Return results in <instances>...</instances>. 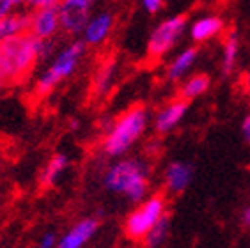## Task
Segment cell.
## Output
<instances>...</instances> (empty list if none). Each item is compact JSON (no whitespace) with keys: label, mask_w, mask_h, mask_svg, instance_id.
<instances>
[{"label":"cell","mask_w":250,"mask_h":248,"mask_svg":"<svg viewBox=\"0 0 250 248\" xmlns=\"http://www.w3.org/2000/svg\"><path fill=\"white\" fill-rule=\"evenodd\" d=\"M50 39L34 38L30 32L20 34L16 38L5 39L0 43V67L4 73L5 83H21L27 80L38 61L52 55Z\"/></svg>","instance_id":"obj_1"},{"label":"cell","mask_w":250,"mask_h":248,"mask_svg":"<svg viewBox=\"0 0 250 248\" xmlns=\"http://www.w3.org/2000/svg\"><path fill=\"white\" fill-rule=\"evenodd\" d=\"M149 174L151 168L144 160L126 158L112 163L101 177V183L105 190L139 204L149 191Z\"/></svg>","instance_id":"obj_2"},{"label":"cell","mask_w":250,"mask_h":248,"mask_svg":"<svg viewBox=\"0 0 250 248\" xmlns=\"http://www.w3.org/2000/svg\"><path fill=\"white\" fill-rule=\"evenodd\" d=\"M147 123H149V114L144 105L130 106L106 129V135L101 142L103 154L108 158L125 156L133 147V144L144 135Z\"/></svg>","instance_id":"obj_3"},{"label":"cell","mask_w":250,"mask_h":248,"mask_svg":"<svg viewBox=\"0 0 250 248\" xmlns=\"http://www.w3.org/2000/svg\"><path fill=\"white\" fill-rule=\"evenodd\" d=\"M85 48L87 44L83 43V39H77L69 43L66 48H62L61 52L53 57L52 64H50L41 77L36 80V85H34V92L38 98H44L48 96L50 92L55 89L57 85H61L64 80L71 78L75 75V71L80 66V61L85 55Z\"/></svg>","instance_id":"obj_4"},{"label":"cell","mask_w":250,"mask_h":248,"mask_svg":"<svg viewBox=\"0 0 250 248\" xmlns=\"http://www.w3.org/2000/svg\"><path fill=\"white\" fill-rule=\"evenodd\" d=\"M167 213V197L165 193H153L147 195L144 201H140L139 206L126 216L123 224V232L126 239L133 243H142L153 225Z\"/></svg>","instance_id":"obj_5"},{"label":"cell","mask_w":250,"mask_h":248,"mask_svg":"<svg viewBox=\"0 0 250 248\" xmlns=\"http://www.w3.org/2000/svg\"><path fill=\"white\" fill-rule=\"evenodd\" d=\"M188 27V18L185 15H176L160 21L147 39V57L151 61L164 59L176 44L181 41Z\"/></svg>","instance_id":"obj_6"},{"label":"cell","mask_w":250,"mask_h":248,"mask_svg":"<svg viewBox=\"0 0 250 248\" xmlns=\"http://www.w3.org/2000/svg\"><path fill=\"white\" fill-rule=\"evenodd\" d=\"M94 0H59V20L61 30L69 36H78L83 32V27L91 18Z\"/></svg>","instance_id":"obj_7"},{"label":"cell","mask_w":250,"mask_h":248,"mask_svg":"<svg viewBox=\"0 0 250 248\" xmlns=\"http://www.w3.org/2000/svg\"><path fill=\"white\" fill-rule=\"evenodd\" d=\"M61 30V20H59L57 4L44 5L38 9H30V27L29 32L34 38L50 39L55 38V34Z\"/></svg>","instance_id":"obj_8"},{"label":"cell","mask_w":250,"mask_h":248,"mask_svg":"<svg viewBox=\"0 0 250 248\" xmlns=\"http://www.w3.org/2000/svg\"><path fill=\"white\" fill-rule=\"evenodd\" d=\"M114 27H116V15L114 13L103 11V13L91 16L82 32L83 43L87 46H101L106 39L110 38V34L114 32Z\"/></svg>","instance_id":"obj_9"},{"label":"cell","mask_w":250,"mask_h":248,"mask_svg":"<svg viewBox=\"0 0 250 248\" xmlns=\"http://www.w3.org/2000/svg\"><path fill=\"white\" fill-rule=\"evenodd\" d=\"M193 165L190 162H170L164 170V190L167 195H181L193 179Z\"/></svg>","instance_id":"obj_10"},{"label":"cell","mask_w":250,"mask_h":248,"mask_svg":"<svg viewBox=\"0 0 250 248\" xmlns=\"http://www.w3.org/2000/svg\"><path fill=\"white\" fill-rule=\"evenodd\" d=\"M188 105L190 101L183 100L176 96L174 100H170L164 108L158 110V114L154 115V129L158 135H167L170 133L174 128H178V124L185 119V115L188 112Z\"/></svg>","instance_id":"obj_11"},{"label":"cell","mask_w":250,"mask_h":248,"mask_svg":"<svg viewBox=\"0 0 250 248\" xmlns=\"http://www.w3.org/2000/svg\"><path fill=\"white\" fill-rule=\"evenodd\" d=\"M100 229V220L96 218H83L78 224H75L71 229L64 234L57 241L59 248H82L85 247L94 234Z\"/></svg>","instance_id":"obj_12"},{"label":"cell","mask_w":250,"mask_h":248,"mask_svg":"<svg viewBox=\"0 0 250 248\" xmlns=\"http://www.w3.org/2000/svg\"><path fill=\"white\" fill-rule=\"evenodd\" d=\"M224 20L217 15H208L202 16V18L195 20L192 25H190V38L195 44H202L208 43L215 39L217 36H220L224 32Z\"/></svg>","instance_id":"obj_13"},{"label":"cell","mask_w":250,"mask_h":248,"mask_svg":"<svg viewBox=\"0 0 250 248\" xmlns=\"http://www.w3.org/2000/svg\"><path fill=\"white\" fill-rule=\"evenodd\" d=\"M199 59V46L183 48L176 57L170 61V64L165 69V77L168 82H179L187 77V73L193 67V64Z\"/></svg>","instance_id":"obj_14"},{"label":"cell","mask_w":250,"mask_h":248,"mask_svg":"<svg viewBox=\"0 0 250 248\" xmlns=\"http://www.w3.org/2000/svg\"><path fill=\"white\" fill-rule=\"evenodd\" d=\"M30 27V11H11L0 20V43L5 39L16 38L20 34L29 32Z\"/></svg>","instance_id":"obj_15"},{"label":"cell","mask_w":250,"mask_h":248,"mask_svg":"<svg viewBox=\"0 0 250 248\" xmlns=\"http://www.w3.org/2000/svg\"><path fill=\"white\" fill-rule=\"evenodd\" d=\"M211 87V77L208 73H195L192 77H188L187 80L179 85L178 96L187 101L197 100L199 96L206 94Z\"/></svg>","instance_id":"obj_16"},{"label":"cell","mask_w":250,"mask_h":248,"mask_svg":"<svg viewBox=\"0 0 250 248\" xmlns=\"http://www.w3.org/2000/svg\"><path fill=\"white\" fill-rule=\"evenodd\" d=\"M69 167V158L64 153H55L52 158L48 160V163L44 165L43 172H41V177L39 181L44 188H52V186L57 185V181L61 179L66 168Z\"/></svg>","instance_id":"obj_17"},{"label":"cell","mask_w":250,"mask_h":248,"mask_svg":"<svg viewBox=\"0 0 250 248\" xmlns=\"http://www.w3.org/2000/svg\"><path fill=\"white\" fill-rule=\"evenodd\" d=\"M238 55H240V36L236 30H229L224 38V48H222V71H224V75H231L234 71Z\"/></svg>","instance_id":"obj_18"},{"label":"cell","mask_w":250,"mask_h":248,"mask_svg":"<svg viewBox=\"0 0 250 248\" xmlns=\"http://www.w3.org/2000/svg\"><path fill=\"white\" fill-rule=\"evenodd\" d=\"M168 234H170V216L165 213V215L153 225V229L147 232V236L144 238L142 245L149 248H158L168 239Z\"/></svg>","instance_id":"obj_19"},{"label":"cell","mask_w":250,"mask_h":248,"mask_svg":"<svg viewBox=\"0 0 250 248\" xmlns=\"http://www.w3.org/2000/svg\"><path fill=\"white\" fill-rule=\"evenodd\" d=\"M114 73H116V64H114V61L105 62V64H103V66H101L100 69L96 71V77H94V85H92V89H94V92H96L98 96L103 94V92H106L112 87Z\"/></svg>","instance_id":"obj_20"},{"label":"cell","mask_w":250,"mask_h":248,"mask_svg":"<svg viewBox=\"0 0 250 248\" xmlns=\"http://www.w3.org/2000/svg\"><path fill=\"white\" fill-rule=\"evenodd\" d=\"M164 5H165V0H142V7L149 15H156Z\"/></svg>","instance_id":"obj_21"},{"label":"cell","mask_w":250,"mask_h":248,"mask_svg":"<svg viewBox=\"0 0 250 248\" xmlns=\"http://www.w3.org/2000/svg\"><path fill=\"white\" fill-rule=\"evenodd\" d=\"M57 236H55V232H44L43 236H41V239H39V247L41 248H53L57 247Z\"/></svg>","instance_id":"obj_22"},{"label":"cell","mask_w":250,"mask_h":248,"mask_svg":"<svg viewBox=\"0 0 250 248\" xmlns=\"http://www.w3.org/2000/svg\"><path fill=\"white\" fill-rule=\"evenodd\" d=\"M57 4V0H25L23 5L29 9H38V7H44V5Z\"/></svg>","instance_id":"obj_23"},{"label":"cell","mask_w":250,"mask_h":248,"mask_svg":"<svg viewBox=\"0 0 250 248\" xmlns=\"http://www.w3.org/2000/svg\"><path fill=\"white\" fill-rule=\"evenodd\" d=\"M241 135H243L245 142L250 144V112L243 117V121H241Z\"/></svg>","instance_id":"obj_24"},{"label":"cell","mask_w":250,"mask_h":248,"mask_svg":"<svg viewBox=\"0 0 250 248\" xmlns=\"http://www.w3.org/2000/svg\"><path fill=\"white\" fill-rule=\"evenodd\" d=\"M15 7H16V5H15V2H13V0H0V20L4 18L5 15H9Z\"/></svg>","instance_id":"obj_25"},{"label":"cell","mask_w":250,"mask_h":248,"mask_svg":"<svg viewBox=\"0 0 250 248\" xmlns=\"http://www.w3.org/2000/svg\"><path fill=\"white\" fill-rule=\"evenodd\" d=\"M241 225L245 227V229H249L250 230V206H247L245 209L241 211Z\"/></svg>","instance_id":"obj_26"},{"label":"cell","mask_w":250,"mask_h":248,"mask_svg":"<svg viewBox=\"0 0 250 248\" xmlns=\"http://www.w3.org/2000/svg\"><path fill=\"white\" fill-rule=\"evenodd\" d=\"M241 87H243V91L250 96V73H247L245 77H243V80H241Z\"/></svg>","instance_id":"obj_27"},{"label":"cell","mask_w":250,"mask_h":248,"mask_svg":"<svg viewBox=\"0 0 250 248\" xmlns=\"http://www.w3.org/2000/svg\"><path fill=\"white\" fill-rule=\"evenodd\" d=\"M4 85H7V83H5L4 73H2V67H0V91H2V89H4Z\"/></svg>","instance_id":"obj_28"},{"label":"cell","mask_w":250,"mask_h":248,"mask_svg":"<svg viewBox=\"0 0 250 248\" xmlns=\"http://www.w3.org/2000/svg\"><path fill=\"white\" fill-rule=\"evenodd\" d=\"M78 126H80V123H78L77 119H73L71 123H69V128L71 129H78Z\"/></svg>","instance_id":"obj_29"},{"label":"cell","mask_w":250,"mask_h":248,"mask_svg":"<svg viewBox=\"0 0 250 248\" xmlns=\"http://www.w3.org/2000/svg\"><path fill=\"white\" fill-rule=\"evenodd\" d=\"M13 2H15V5H16V7H21V5H23V2H25V0H13Z\"/></svg>","instance_id":"obj_30"},{"label":"cell","mask_w":250,"mask_h":248,"mask_svg":"<svg viewBox=\"0 0 250 248\" xmlns=\"http://www.w3.org/2000/svg\"><path fill=\"white\" fill-rule=\"evenodd\" d=\"M57 2H59V0H57Z\"/></svg>","instance_id":"obj_31"}]
</instances>
